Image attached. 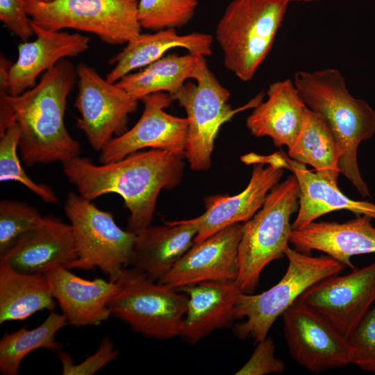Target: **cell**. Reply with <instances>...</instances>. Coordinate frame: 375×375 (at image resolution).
Returning <instances> with one entry per match:
<instances>
[{
  "instance_id": "1",
  "label": "cell",
  "mask_w": 375,
  "mask_h": 375,
  "mask_svg": "<svg viewBox=\"0 0 375 375\" xmlns=\"http://www.w3.org/2000/svg\"><path fill=\"white\" fill-rule=\"evenodd\" d=\"M76 81V67L65 58L24 92H0V133L13 123L17 125L18 152L27 167L79 156L80 144L65 124L67 99Z\"/></svg>"
},
{
  "instance_id": "2",
  "label": "cell",
  "mask_w": 375,
  "mask_h": 375,
  "mask_svg": "<svg viewBox=\"0 0 375 375\" xmlns=\"http://www.w3.org/2000/svg\"><path fill=\"white\" fill-rule=\"evenodd\" d=\"M184 157L151 149L101 165L79 156L62 165L65 176L82 197L93 201L106 194L121 196L129 212L127 231L137 233L151 225L160 192L181 182Z\"/></svg>"
},
{
  "instance_id": "3",
  "label": "cell",
  "mask_w": 375,
  "mask_h": 375,
  "mask_svg": "<svg viewBox=\"0 0 375 375\" xmlns=\"http://www.w3.org/2000/svg\"><path fill=\"white\" fill-rule=\"evenodd\" d=\"M292 81L306 106L321 115L335 135L342 151L340 173L362 197H370L369 187L360 174L357 154L360 143L375 133L374 110L349 92L343 75L336 69L299 71Z\"/></svg>"
},
{
  "instance_id": "4",
  "label": "cell",
  "mask_w": 375,
  "mask_h": 375,
  "mask_svg": "<svg viewBox=\"0 0 375 375\" xmlns=\"http://www.w3.org/2000/svg\"><path fill=\"white\" fill-rule=\"evenodd\" d=\"M288 0H233L219 20L215 39L224 64L242 81H249L272 49Z\"/></svg>"
},
{
  "instance_id": "5",
  "label": "cell",
  "mask_w": 375,
  "mask_h": 375,
  "mask_svg": "<svg viewBox=\"0 0 375 375\" xmlns=\"http://www.w3.org/2000/svg\"><path fill=\"white\" fill-rule=\"evenodd\" d=\"M299 192L296 176H289L271 190L260 210L243 223L235 281L242 292L251 294L263 269L285 256L292 231L290 219L299 208Z\"/></svg>"
},
{
  "instance_id": "6",
  "label": "cell",
  "mask_w": 375,
  "mask_h": 375,
  "mask_svg": "<svg viewBox=\"0 0 375 375\" xmlns=\"http://www.w3.org/2000/svg\"><path fill=\"white\" fill-rule=\"evenodd\" d=\"M283 278L269 290L258 294L241 292L235 308V335L242 339L262 340L276 320L310 287L331 276L340 274L345 266L327 256L315 257L290 247Z\"/></svg>"
},
{
  "instance_id": "7",
  "label": "cell",
  "mask_w": 375,
  "mask_h": 375,
  "mask_svg": "<svg viewBox=\"0 0 375 375\" xmlns=\"http://www.w3.org/2000/svg\"><path fill=\"white\" fill-rule=\"evenodd\" d=\"M116 280L120 289L109 305L112 316L147 338L170 340L180 336L186 294L150 278L134 267L125 268Z\"/></svg>"
},
{
  "instance_id": "8",
  "label": "cell",
  "mask_w": 375,
  "mask_h": 375,
  "mask_svg": "<svg viewBox=\"0 0 375 375\" xmlns=\"http://www.w3.org/2000/svg\"><path fill=\"white\" fill-rule=\"evenodd\" d=\"M193 79L196 83L187 81L172 97L187 115L185 157L193 171L201 172L210 167L215 140L221 126L238 111L255 108L262 101L263 94L233 110L228 103L229 91L220 83L202 56L198 58Z\"/></svg>"
},
{
  "instance_id": "9",
  "label": "cell",
  "mask_w": 375,
  "mask_h": 375,
  "mask_svg": "<svg viewBox=\"0 0 375 375\" xmlns=\"http://www.w3.org/2000/svg\"><path fill=\"white\" fill-rule=\"evenodd\" d=\"M64 210L78 253L69 269L97 267L110 280L116 281L131 263L135 233L122 229L110 212L99 209L79 194H67Z\"/></svg>"
},
{
  "instance_id": "10",
  "label": "cell",
  "mask_w": 375,
  "mask_h": 375,
  "mask_svg": "<svg viewBox=\"0 0 375 375\" xmlns=\"http://www.w3.org/2000/svg\"><path fill=\"white\" fill-rule=\"evenodd\" d=\"M31 22L42 28L93 33L109 44H126L141 33L138 0H28Z\"/></svg>"
},
{
  "instance_id": "11",
  "label": "cell",
  "mask_w": 375,
  "mask_h": 375,
  "mask_svg": "<svg viewBox=\"0 0 375 375\" xmlns=\"http://www.w3.org/2000/svg\"><path fill=\"white\" fill-rule=\"evenodd\" d=\"M78 94L74 106L80 113L76 126L95 151L126 131L128 115L138 108V99L115 83H110L84 62L76 66Z\"/></svg>"
},
{
  "instance_id": "12",
  "label": "cell",
  "mask_w": 375,
  "mask_h": 375,
  "mask_svg": "<svg viewBox=\"0 0 375 375\" xmlns=\"http://www.w3.org/2000/svg\"><path fill=\"white\" fill-rule=\"evenodd\" d=\"M241 160L253 165L249 184L235 195L216 194L204 199L206 211L192 219L197 226L194 243L228 226L250 219L262 206L271 190L278 184L285 169L281 152L267 156L251 153L242 156Z\"/></svg>"
},
{
  "instance_id": "13",
  "label": "cell",
  "mask_w": 375,
  "mask_h": 375,
  "mask_svg": "<svg viewBox=\"0 0 375 375\" xmlns=\"http://www.w3.org/2000/svg\"><path fill=\"white\" fill-rule=\"evenodd\" d=\"M281 316L289 352L299 365L319 373L351 364L347 338L299 299Z\"/></svg>"
},
{
  "instance_id": "14",
  "label": "cell",
  "mask_w": 375,
  "mask_h": 375,
  "mask_svg": "<svg viewBox=\"0 0 375 375\" xmlns=\"http://www.w3.org/2000/svg\"><path fill=\"white\" fill-rule=\"evenodd\" d=\"M298 299L348 338L375 300V262L344 276H328Z\"/></svg>"
},
{
  "instance_id": "15",
  "label": "cell",
  "mask_w": 375,
  "mask_h": 375,
  "mask_svg": "<svg viewBox=\"0 0 375 375\" xmlns=\"http://www.w3.org/2000/svg\"><path fill=\"white\" fill-rule=\"evenodd\" d=\"M36 38L18 46L16 61L0 58V92L18 95L33 88L38 77L62 59L74 57L89 49L90 39L79 33H69L42 28L32 22Z\"/></svg>"
},
{
  "instance_id": "16",
  "label": "cell",
  "mask_w": 375,
  "mask_h": 375,
  "mask_svg": "<svg viewBox=\"0 0 375 375\" xmlns=\"http://www.w3.org/2000/svg\"><path fill=\"white\" fill-rule=\"evenodd\" d=\"M174 100L167 92L144 97L143 112L128 131L114 137L100 151L99 161L108 163L121 160L145 148L166 150L185 156L188 119L168 114L165 109Z\"/></svg>"
},
{
  "instance_id": "17",
  "label": "cell",
  "mask_w": 375,
  "mask_h": 375,
  "mask_svg": "<svg viewBox=\"0 0 375 375\" xmlns=\"http://www.w3.org/2000/svg\"><path fill=\"white\" fill-rule=\"evenodd\" d=\"M243 224L228 226L195 242L160 281L171 288L205 281H235Z\"/></svg>"
},
{
  "instance_id": "18",
  "label": "cell",
  "mask_w": 375,
  "mask_h": 375,
  "mask_svg": "<svg viewBox=\"0 0 375 375\" xmlns=\"http://www.w3.org/2000/svg\"><path fill=\"white\" fill-rule=\"evenodd\" d=\"M44 275L71 326H97L112 315L109 305L120 289L118 280H86L61 265L51 267Z\"/></svg>"
},
{
  "instance_id": "19",
  "label": "cell",
  "mask_w": 375,
  "mask_h": 375,
  "mask_svg": "<svg viewBox=\"0 0 375 375\" xmlns=\"http://www.w3.org/2000/svg\"><path fill=\"white\" fill-rule=\"evenodd\" d=\"M78 258L70 224L47 217L0 254V261L27 274H44L54 265L69 268Z\"/></svg>"
},
{
  "instance_id": "20",
  "label": "cell",
  "mask_w": 375,
  "mask_h": 375,
  "mask_svg": "<svg viewBox=\"0 0 375 375\" xmlns=\"http://www.w3.org/2000/svg\"><path fill=\"white\" fill-rule=\"evenodd\" d=\"M372 219L356 215L342 223L314 221L300 229H292L290 243L304 253L322 251L353 270V256L375 253Z\"/></svg>"
},
{
  "instance_id": "21",
  "label": "cell",
  "mask_w": 375,
  "mask_h": 375,
  "mask_svg": "<svg viewBox=\"0 0 375 375\" xmlns=\"http://www.w3.org/2000/svg\"><path fill=\"white\" fill-rule=\"evenodd\" d=\"M188 297L181 335L194 344L214 331L229 327L242 292L235 281H205L176 289Z\"/></svg>"
},
{
  "instance_id": "22",
  "label": "cell",
  "mask_w": 375,
  "mask_h": 375,
  "mask_svg": "<svg viewBox=\"0 0 375 375\" xmlns=\"http://www.w3.org/2000/svg\"><path fill=\"white\" fill-rule=\"evenodd\" d=\"M197 233L192 219L149 225L135 233L130 265L159 282L194 244Z\"/></svg>"
},
{
  "instance_id": "23",
  "label": "cell",
  "mask_w": 375,
  "mask_h": 375,
  "mask_svg": "<svg viewBox=\"0 0 375 375\" xmlns=\"http://www.w3.org/2000/svg\"><path fill=\"white\" fill-rule=\"evenodd\" d=\"M267 96L247 117V127L253 136L269 137L276 147L288 148L301 130L308 107L291 79L271 83Z\"/></svg>"
},
{
  "instance_id": "24",
  "label": "cell",
  "mask_w": 375,
  "mask_h": 375,
  "mask_svg": "<svg viewBox=\"0 0 375 375\" xmlns=\"http://www.w3.org/2000/svg\"><path fill=\"white\" fill-rule=\"evenodd\" d=\"M212 42V36L208 33L194 32L179 35L174 28L140 33L110 58L109 64L114 67L107 74L106 79L110 83H116L133 71L158 60L174 48H183L197 56H210Z\"/></svg>"
},
{
  "instance_id": "25",
  "label": "cell",
  "mask_w": 375,
  "mask_h": 375,
  "mask_svg": "<svg viewBox=\"0 0 375 375\" xmlns=\"http://www.w3.org/2000/svg\"><path fill=\"white\" fill-rule=\"evenodd\" d=\"M281 154L282 166L292 172L299 183V208L292 229H300L326 213L342 210L375 219V203L348 197L338 186L308 169L306 165Z\"/></svg>"
},
{
  "instance_id": "26",
  "label": "cell",
  "mask_w": 375,
  "mask_h": 375,
  "mask_svg": "<svg viewBox=\"0 0 375 375\" xmlns=\"http://www.w3.org/2000/svg\"><path fill=\"white\" fill-rule=\"evenodd\" d=\"M56 304L44 274L21 272L0 261V324L53 311Z\"/></svg>"
},
{
  "instance_id": "27",
  "label": "cell",
  "mask_w": 375,
  "mask_h": 375,
  "mask_svg": "<svg viewBox=\"0 0 375 375\" xmlns=\"http://www.w3.org/2000/svg\"><path fill=\"white\" fill-rule=\"evenodd\" d=\"M342 155L340 145L326 119L308 108L301 130L288 147V157L312 166L317 175L338 186Z\"/></svg>"
},
{
  "instance_id": "28",
  "label": "cell",
  "mask_w": 375,
  "mask_h": 375,
  "mask_svg": "<svg viewBox=\"0 0 375 375\" xmlns=\"http://www.w3.org/2000/svg\"><path fill=\"white\" fill-rule=\"evenodd\" d=\"M199 56L190 53L168 54L115 83L139 101L159 92L173 97L188 80L193 79Z\"/></svg>"
},
{
  "instance_id": "29",
  "label": "cell",
  "mask_w": 375,
  "mask_h": 375,
  "mask_svg": "<svg viewBox=\"0 0 375 375\" xmlns=\"http://www.w3.org/2000/svg\"><path fill=\"white\" fill-rule=\"evenodd\" d=\"M62 314L51 311L38 326L5 333L0 340V372L3 375H17L23 359L38 349L59 351L62 345L56 341V333L67 324Z\"/></svg>"
},
{
  "instance_id": "30",
  "label": "cell",
  "mask_w": 375,
  "mask_h": 375,
  "mask_svg": "<svg viewBox=\"0 0 375 375\" xmlns=\"http://www.w3.org/2000/svg\"><path fill=\"white\" fill-rule=\"evenodd\" d=\"M198 4V0H138V17L142 28L176 29L190 22Z\"/></svg>"
},
{
  "instance_id": "31",
  "label": "cell",
  "mask_w": 375,
  "mask_h": 375,
  "mask_svg": "<svg viewBox=\"0 0 375 375\" xmlns=\"http://www.w3.org/2000/svg\"><path fill=\"white\" fill-rule=\"evenodd\" d=\"M20 133L15 123L0 134V181H16L47 203H57L58 199L49 186L33 181L23 169L18 157Z\"/></svg>"
},
{
  "instance_id": "32",
  "label": "cell",
  "mask_w": 375,
  "mask_h": 375,
  "mask_svg": "<svg viewBox=\"0 0 375 375\" xmlns=\"http://www.w3.org/2000/svg\"><path fill=\"white\" fill-rule=\"evenodd\" d=\"M47 217L31 205L20 201L0 202V254L26 233L42 225Z\"/></svg>"
},
{
  "instance_id": "33",
  "label": "cell",
  "mask_w": 375,
  "mask_h": 375,
  "mask_svg": "<svg viewBox=\"0 0 375 375\" xmlns=\"http://www.w3.org/2000/svg\"><path fill=\"white\" fill-rule=\"evenodd\" d=\"M347 340L351 363L375 374V306L369 309Z\"/></svg>"
},
{
  "instance_id": "34",
  "label": "cell",
  "mask_w": 375,
  "mask_h": 375,
  "mask_svg": "<svg viewBox=\"0 0 375 375\" xmlns=\"http://www.w3.org/2000/svg\"><path fill=\"white\" fill-rule=\"evenodd\" d=\"M118 351L109 337L103 338L97 350L78 364H74L72 356L63 351H58L63 375H92L113 361L118 356Z\"/></svg>"
},
{
  "instance_id": "35",
  "label": "cell",
  "mask_w": 375,
  "mask_h": 375,
  "mask_svg": "<svg viewBox=\"0 0 375 375\" xmlns=\"http://www.w3.org/2000/svg\"><path fill=\"white\" fill-rule=\"evenodd\" d=\"M275 346L273 340L266 337L258 342L254 351L247 362L238 369L237 375H263L281 374L285 370V363L275 357Z\"/></svg>"
},
{
  "instance_id": "36",
  "label": "cell",
  "mask_w": 375,
  "mask_h": 375,
  "mask_svg": "<svg viewBox=\"0 0 375 375\" xmlns=\"http://www.w3.org/2000/svg\"><path fill=\"white\" fill-rule=\"evenodd\" d=\"M28 0H0V20L22 42L34 35L32 22L26 11Z\"/></svg>"
},
{
  "instance_id": "37",
  "label": "cell",
  "mask_w": 375,
  "mask_h": 375,
  "mask_svg": "<svg viewBox=\"0 0 375 375\" xmlns=\"http://www.w3.org/2000/svg\"><path fill=\"white\" fill-rule=\"evenodd\" d=\"M290 3L291 2H301V3H312L317 2L322 0H288Z\"/></svg>"
},
{
  "instance_id": "38",
  "label": "cell",
  "mask_w": 375,
  "mask_h": 375,
  "mask_svg": "<svg viewBox=\"0 0 375 375\" xmlns=\"http://www.w3.org/2000/svg\"><path fill=\"white\" fill-rule=\"evenodd\" d=\"M30 1H40V2H50V1H52L53 0H30Z\"/></svg>"
}]
</instances>
